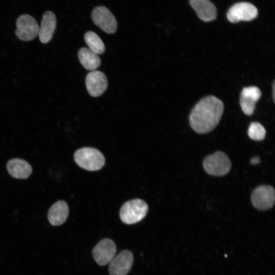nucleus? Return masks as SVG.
Wrapping results in <instances>:
<instances>
[{"mask_svg":"<svg viewBox=\"0 0 275 275\" xmlns=\"http://www.w3.org/2000/svg\"><path fill=\"white\" fill-rule=\"evenodd\" d=\"M79 61L82 66L88 70L94 71L101 65L98 54L90 48L82 47L78 53Z\"/></svg>","mask_w":275,"mask_h":275,"instance_id":"f3484780","label":"nucleus"},{"mask_svg":"<svg viewBox=\"0 0 275 275\" xmlns=\"http://www.w3.org/2000/svg\"><path fill=\"white\" fill-rule=\"evenodd\" d=\"M107 84L106 77L101 71H92L86 78L87 89L92 97H98L102 94L107 89Z\"/></svg>","mask_w":275,"mask_h":275,"instance_id":"9b49d317","label":"nucleus"},{"mask_svg":"<svg viewBox=\"0 0 275 275\" xmlns=\"http://www.w3.org/2000/svg\"><path fill=\"white\" fill-rule=\"evenodd\" d=\"M7 169L9 174L14 178L26 179L32 172V168L26 161L18 158H12L8 161Z\"/></svg>","mask_w":275,"mask_h":275,"instance_id":"2eb2a0df","label":"nucleus"},{"mask_svg":"<svg viewBox=\"0 0 275 275\" xmlns=\"http://www.w3.org/2000/svg\"><path fill=\"white\" fill-rule=\"evenodd\" d=\"M85 40L91 50L98 54L105 51L104 44L100 38L94 32L89 31L85 35Z\"/></svg>","mask_w":275,"mask_h":275,"instance_id":"a211bd4d","label":"nucleus"},{"mask_svg":"<svg viewBox=\"0 0 275 275\" xmlns=\"http://www.w3.org/2000/svg\"><path fill=\"white\" fill-rule=\"evenodd\" d=\"M224 104L217 98L208 96L200 100L189 116V123L198 133L212 130L218 124L224 111Z\"/></svg>","mask_w":275,"mask_h":275,"instance_id":"f257e3e1","label":"nucleus"},{"mask_svg":"<svg viewBox=\"0 0 275 275\" xmlns=\"http://www.w3.org/2000/svg\"><path fill=\"white\" fill-rule=\"evenodd\" d=\"M148 211L147 204L140 199L125 202L120 211L121 220L128 225L133 224L142 220Z\"/></svg>","mask_w":275,"mask_h":275,"instance_id":"7ed1b4c3","label":"nucleus"},{"mask_svg":"<svg viewBox=\"0 0 275 275\" xmlns=\"http://www.w3.org/2000/svg\"><path fill=\"white\" fill-rule=\"evenodd\" d=\"M260 162V158L258 156H255L251 159L250 162L252 164H257Z\"/></svg>","mask_w":275,"mask_h":275,"instance_id":"aec40b11","label":"nucleus"},{"mask_svg":"<svg viewBox=\"0 0 275 275\" xmlns=\"http://www.w3.org/2000/svg\"><path fill=\"white\" fill-rule=\"evenodd\" d=\"M189 3L198 17L203 21L209 22L216 18V8L209 0H190Z\"/></svg>","mask_w":275,"mask_h":275,"instance_id":"ddd939ff","label":"nucleus"},{"mask_svg":"<svg viewBox=\"0 0 275 275\" xmlns=\"http://www.w3.org/2000/svg\"><path fill=\"white\" fill-rule=\"evenodd\" d=\"M251 199L252 205L257 209L266 210L270 209L274 204V189L269 185L259 186L253 191Z\"/></svg>","mask_w":275,"mask_h":275,"instance_id":"39448f33","label":"nucleus"},{"mask_svg":"<svg viewBox=\"0 0 275 275\" xmlns=\"http://www.w3.org/2000/svg\"><path fill=\"white\" fill-rule=\"evenodd\" d=\"M94 23L108 34L114 33L117 27L115 16L106 8L101 6L95 8L92 13Z\"/></svg>","mask_w":275,"mask_h":275,"instance_id":"6e6552de","label":"nucleus"},{"mask_svg":"<svg viewBox=\"0 0 275 275\" xmlns=\"http://www.w3.org/2000/svg\"><path fill=\"white\" fill-rule=\"evenodd\" d=\"M56 24L55 14L50 11L45 12L42 16L40 26L39 27L38 35L42 43H47L51 39Z\"/></svg>","mask_w":275,"mask_h":275,"instance_id":"4468645a","label":"nucleus"},{"mask_svg":"<svg viewBox=\"0 0 275 275\" xmlns=\"http://www.w3.org/2000/svg\"><path fill=\"white\" fill-rule=\"evenodd\" d=\"M69 214V208L66 202L60 200L54 203L49 208L47 217L50 224L53 226H59L67 220Z\"/></svg>","mask_w":275,"mask_h":275,"instance_id":"dca6fc26","label":"nucleus"},{"mask_svg":"<svg viewBox=\"0 0 275 275\" xmlns=\"http://www.w3.org/2000/svg\"><path fill=\"white\" fill-rule=\"evenodd\" d=\"M133 256L128 250H124L113 258L109 263L110 275H126L133 264Z\"/></svg>","mask_w":275,"mask_h":275,"instance_id":"9d476101","label":"nucleus"},{"mask_svg":"<svg viewBox=\"0 0 275 275\" xmlns=\"http://www.w3.org/2000/svg\"><path fill=\"white\" fill-rule=\"evenodd\" d=\"M203 167L208 174L222 176L229 173L231 168V163L224 152L216 151L205 158Z\"/></svg>","mask_w":275,"mask_h":275,"instance_id":"20e7f679","label":"nucleus"},{"mask_svg":"<svg viewBox=\"0 0 275 275\" xmlns=\"http://www.w3.org/2000/svg\"><path fill=\"white\" fill-rule=\"evenodd\" d=\"M274 82H273V84H272V93H273V101L274 100Z\"/></svg>","mask_w":275,"mask_h":275,"instance_id":"412c9836","label":"nucleus"},{"mask_svg":"<svg viewBox=\"0 0 275 275\" xmlns=\"http://www.w3.org/2000/svg\"><path fill=\"white\" fill-rule=\"evenodd\" d=\"M261 96V92L257 87L251 86L242 89L240 97V105L245 114L250 116L253 114L256 102Z\"/></svg>","mask_w":275,"mask_h":275,"instance_id":"f8f14e48","label":"nucleus"},{"mask_svg":"<svg viewBox=\"0 0 275 275\" xmlns=\"http://www.w3.org/2000/svg\"><path fill=\"white\" fill-rule=\"evenodd\" d=\"M258 15V10L253 4L241 2L234 5L227 13L229 21L236 23L240 21H251Z\"/></svg>","mask_w":275,"mask_h":275,"instance_id":"0eeeda50","label":"nucleus"},{"mask_svg":"<svg viewBox=\"0 0 275 275\" xmlns=\"http://www.w3.org/2000/svg\"><path fill=\"white\" fill-rule=\"evenodd\" d=\"M249 137L255 141L263 140L266 135L264 127L259 123L254 122L251 123L248 131Z\"/></svg>","mask_w":275,"mask_h":275,"instance_id":"6ab92c4d","label":"nucleus"},{"mask_svg":"<svg viewBox=\"0 0 275 275\" xmlns=\"http://www.w3.org/2000/svg\"><path fill=\"white\" fill-rule=\"evenodd\" d=\"M74 159L79 167L90 171L101 169L105 163V158L102 153L91 147H84L76 150Z\"/></svg>","mask_w":275,"mask_h":275,"instance_id":"f03ea898","label":"nucleus"},{"mask_svg":"<svg viewBox=\"0 0 275 275\" xmlns=\"http://www.w3.org/2000/svg\"><path fill=\"white\" fill-rule=\"evenodd\" d=\"M117 251L115 242L108 238L100 240L92 250V256L100 266L109 263L116 255Z\"/></svg>","mask_w":275,"mask_h":275,"instance_id":"1a4fd4ad","label":"nucleus"},{"mask_svg":"<svg viewBox=\"0 0 275 275\" xmlns=\"http://www.w3.org/2000/svg\"><path fill=\"white\" fill-rule=\"evenodd\" d=\"M15 34L21 40L29 41L38 35L39 26L36 19L28 14L20 15L16 20Z\"/></svg>","mask_w":275,"mask_h":275,"instance_id":"423d86ee","label":"nucleus"}]
</instances>
